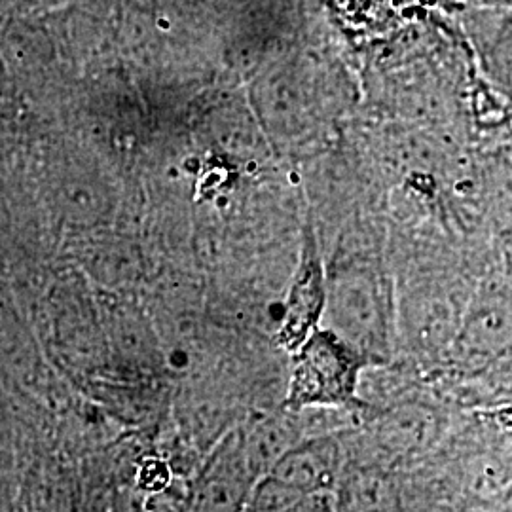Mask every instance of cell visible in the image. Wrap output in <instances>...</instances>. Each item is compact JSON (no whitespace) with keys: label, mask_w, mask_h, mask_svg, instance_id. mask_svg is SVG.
Returning a JSON list of instances; mask_svg holds the SVG:
<instances>
[{"label":"cell","mask_w":512,"mask_h":512,"mask_svg":"<svg viewBox=\"0 0 512 512\" xmlns=\"http://www.w3.org/2000/svg\"><path fill=\"white\" fill-rule=\"evenodd\" d=\"M395 300L382 268L351 262L327 272L323 329L340 336L368 366L387 363L395 346Z\"/></svg>","instance_id":"1"},{"label":"cell","mask_w":512,"mask_h":512,"mask_svg":"<svg viewBox=\"0 0 512 512\" xmlns=\"http://www.w3.org/2000/svg\"><path fill=\"white\" fill-rule=\"evenodd\" d=\"M365 359L332 330H315L291 353V382L283 408H351L359 404L357 389Z\"/></svg>","instance_id":"2"},{"label":"cell","mask_w":512,"mask_h":512,"mask_svg":"<svg viewBox=\"0 0 512 512\" xmlns=\"http://www.w3.org/2000/svg\"><path fill=\"white\" fill-rule=\"evenodd\" d=\"M327 306V272L313 239L304 241L302 255L283 302L277 346L293 353L321 329Z\"/></svg>","instance_id":"3"},{"label":"cell","mask_w":512,"mask_h":512,"mask_svg":"<svg viewBox=\"0 0 512 512\" xmlns=\"http://www.w3.org/2000/svg\"><path fill=\"white\" fill-rule=\"evenodd\" d=\"M256 480L245 458L241 431H234L220 442L203 473L198 511L243 512Z\"/></svg>","instance_id":"4"},{"label":"cell","mask_w":512,"mask_h":512,"mask_svg":"<svg viewBox=\"0 0 512 512\" xmlns=\"http://www.w3.org/2000/svg\"><path fill=\"white\" fill-rule=\"evenodd\" d=\"M346 467L336 435H313L300 440L275 463L268 475L291 486L300 495L334 492Z\"/></svg>","instance_id":"5"},{"label":"cell","mask_w":512,"mask_h":512,"mask_svg":"<svg viewBox=\"0 0 512 512\" xmlns=\"http://www.w3.org/2000/svg\"><path fill=\"white\" fill-rule=\"evenodd\" d=\"M509 289L486 287L471 304L458 349L465 357H488L512 346V298Z\"/></svg>","instance_id":"6"},{"label":"cell","mask_w":512,"mask_h":512,"mask_svg":"<svg viewBox=\"0 0 512 512\" xmlns=\"http://www.w3.org/2000/svg\"><path fill=\"white\" fill-rule=\"evenodd\" d=\"M334 494L338 512H401V490L384 469L346 465Z\"/></svg>","instance_id":"7"},{"label":"cell","mask_w":512,"mask_h":512,"mask_svg":"<svg viewBox=\"0 0 512 512\" xmlns=\"http://www.w3.org/2000/svg\"><path fill=\"white\" fill-rule=\"evenodd\" d=\"M296 416L298 412L285 408V412L262 418L251 429L241 431L245 458L256 478L268 475L279 459L304 440Z\"/></svg>","instance_id":"8"},{"label":"cell","mask_w":512,"mask_h":512,"mask_svg":"<svg viewBox=\"0 0 512 512\" xmlns=\"http://www.w3.org/2000/svg\"><path fill=\"white\" fill-rule=\"evenodd\" d=\"M439 423L427 406L404 404L387 410L376 423L380 444L397 454H412L429 448Z\"/></svg>","instance_id":"9"},{"label":"cell","mask_w":512,"mask_h":512,"mask_svg":"<svg viewBox=\"0 0 512 512\" xmlns=\"http://www.w3.org/2000/svg\"><path fill=\"white\" fill-rule=\"evenodd\" d=\"M304 495L294 492L291 486L277 480L275 476L264 475L256 480L243 512H283L287 511Z\"/></svg>","instance_id":"10"},{"label":"cell","mask_w":512,"mask_h":512,"mask_svg":"<svg viewBox=\"0 0 512 512\" xmlns=\"http://www.w3.org/2000/svg\"><path fill=\"white\" fill-rule=\"evenodd\" d=\"M283 512H338L336 494L317 492V494L304 495Z\"/></svg>","instance_id":"11"}]
</instances>
